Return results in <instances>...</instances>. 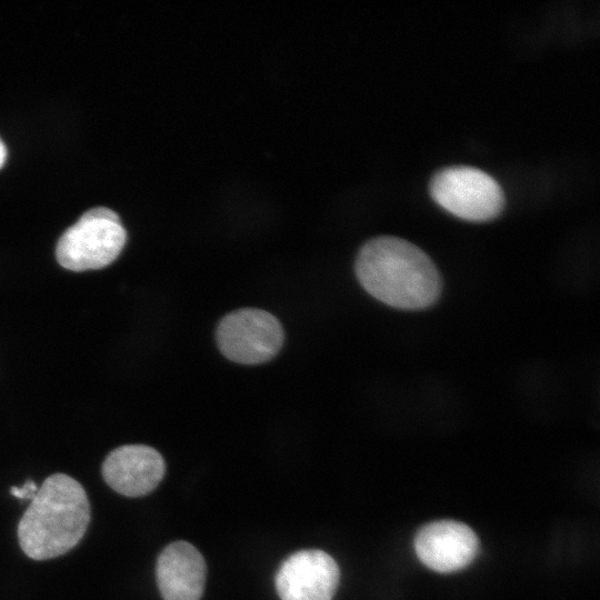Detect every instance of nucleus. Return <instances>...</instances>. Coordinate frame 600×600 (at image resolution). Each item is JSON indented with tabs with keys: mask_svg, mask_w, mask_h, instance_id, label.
<instances>
[{
	"mask_svg": "<svg viewBox=\"0 0 600 600\" xmlns=\"http://www.w3.org/2000/svg\"><path fill=\"white\" fill-rule=\"evenodd\" d=\"M6 156H7V150H6V147H4L3 142H2V140L0 139V168L4 163Z\"/></svg>",
	"mask_w": 600,
	"mask_h": 600,
	"instance_id": "9b49d317",
	"label": "nucleus"
},
{
	"mask_svg": "<svg viewBox=\"0 0 600 600\" xmlns=\"http://www.w3.org/2000/svg\"><path fill=\"white\" fill-rule=\"evenodd\" d=\"M414 549L426 567L437 572L450 573L466 568L476 558L479 540L467 524L439 520L418 531Z\"/></svg>",
	"mask_w": 600,
	"mask_h": 600,
	"instance_id": "0eeeda50",
	"label": "nucleus"
},
{
	"mask_svg": "<svg viewBox=\"0 0 600 600\" xmlns=\"http://www.w3.org/2000/svg\"><path fill=\"white\" fill-rule=\"evenodd\" d=\"M157 582L164 600H199L207 567L202 554L187 541L168 544L157 561Z\"/></svg>",
	"mask_w": 600,
	"mask_h": 600,
	"instance_id": "1a4fd4ad",
	"label": "nucleus"
},
{
	"mask_svg": "<svg viewBox=\"0 0 600 600\" xmlns=\"http://www.w3.org/2000/svg\"><path fill=\"white\" fill-rule=\"evenodd\" d=\"M39 488L32 480H27L22 487H12L10 493L23 500H32L37 494Z\"/></svg>",
	"mask_w": 600,
	"mask_h": 600,
	"instance_id": "9d476101",
	"label": "nucleus"
},
{
	"mask_svg": "<svg viewBox=\"0 0 600 600\" xmlns=\"http://www.w3.org/2000/svg\"><path fill=\"white\" fill-rule=\"evenodd\" d=\"M429 189L439 206L466 220H490L504 204V194L497 180L470 166H451L437 171Z\"/></svg>",
	"mask_w": 600,
	"mask_h": 600,
	"instance_id": "20e7f679",
	"label": "nucleus"
},
{
	"mask_svg": "<svg viewBox=\"0 0 600 600\" xmlns=\"http://www.w3.org/2000/svg\"><path fill=\"white\" fill-rule=\"evenodd\" d=\"M339 578V567L327 552L301 550L283 561L276 588L281 600H331Z\"/></svg>",
	"mask_w": 600,
	"mask_h": 600,
	"instance_id": "423d86ee",
	"label": "nucleus"
},
{
	"mask_svg": "<svg viewBox=\"0 0 600 600\" xmlns=\"http://www.w3.org/2000/svg\"><path fill=\"white\" fill-rule=\"evenodd\" d=\"M354 270L364 290L383 303L407 310L434 303L441 292L439 271L429 256L410 241L380 236L359 250Z\"/></svg>",
	"mask_w": 600,
	"mask_h": 600,
	"instance_id": "f257e3e1",
	"label": "nucleus"
},
{
	"mask_svg": "<svg viewBox=\"0 0 600 600\" xmlns=\"http://www.w3.org/2000/svg\"><path fill=\"white\" fill-rule=\"evenodd\" d=\"M161 454L144 444H126L112 450L103 461L102 476L108 486L126 497L151 492L164 476Z\"/></svg>",
	"mask_w": 600,
	"mask_h": 600,
	"instance_id": "6e6552de",
	"label": "nucleus"
},
{
	"mask_svg": "<svg viewBox=\"0 0 600 600\" xmlns=\"http://www.w3.org/2000/svg\"><path fill=\"white\" fill-rule=\"evenodd\" d=\"M90 504L82 486L64 473L48 477L18 526L22 551L46 560L71 550L84 536Z\"/></svg>",
	"mask_w": 600,
	"mask_h": 600,
	"instance_id": "f03ea898",
	"label": "nucleus"
},
{
	"mask_svg": "<svg viewBox=\"0 0 600 600\" xmlns=\"http://www.w3.org/2000/svg\"><path fill=\"white\" fill-rule=\"evenodd\" d=\"M279 320L264 310L243 308L224 316L217 328L221 353L242 364H258L272 359L283 343Z\"/></svg>",
	"mask_w": 600,
	"mask_h": 600,
	"instance_id": "39448f33",
	"label": "nucleus"
},
{
	"mask_svg": "<svg viewBox=\"0 0 600 600\" xmlns=\"http://www.w3.org/2000/svg\"><path fill=\"white\" fill-rule=\"evenodd\" d=\"M126 239V230L114 211L92 208L63 232L57 243L56 257L71 271L101 269L116 260Z\"/></svg>",
	"mask_w": 600,
	"mask_h": 600,
	"instance_id": "7ed1b4c3",
	"label": "nucleus"
}]
</instances>
